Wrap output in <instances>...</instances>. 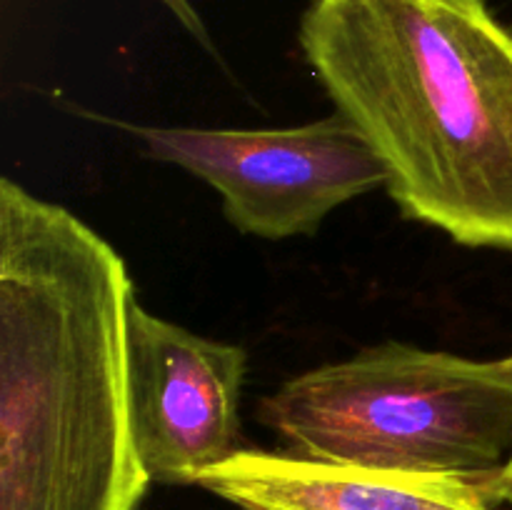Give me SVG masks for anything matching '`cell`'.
Instances as JSON below:
<instances>
[{
	"label": "cell",
	"mask_w": 512,
	"mask_h": 510,
	"mask_svg": "<svg viewBox=\"0 0 512 510\" xmlns=\"http://www.w3.org/2000/svg\"><path fill=\"white\" fill-rule=\"evenodd\" d=\"M300 48L405 218L512 253V33L485 0H313Z\"/></svg>",
	"instance_id": "2"
},
{
	"label": "cell",
	"mask_w": 512,
	"mask_h": 510,
	"mask_svg": "<svg viewBox=\"0 0 512 510\" xmlns=\"http://www.w3.org/2000/svg\"><path fill=\"white\" fill-rule=\"evenodd\" d=\"M160 163L205 180L235 230L263 240L313 235L335 208L385 188L365 135L335 110L293 128H140Z\"/></svg>",
	"instance_id": "4"
},
{
	"label": "cell",
	"mask_w": 512,
	"mask_h": 510,
	"mask_svg": "<svg viewBox=\"0 0 512 510\" xmlns=\"http://www.w3.org/2000/svg\"><path fill=\"white\" fill-rule=\"evenodd\" d=\"M248 355L190 333L133 300L128 388L135 448L150 480L198 485L205 470L243 450L240 398Z\"/></svg>",
	"instance_id": "5"
},
{
	"label": "cell",
	"mask_w": 512,
	"mask_h": 510,
	"mask_svg": "<svg viewBox=\"0 0 512 510\" xmlns=\"http://www.w3.org/2000/svg\"><path fill=\"white\" fill-rule=\"evenodd\" d=\"M160 3H163L165 8H168L170 13L180 20V25H183V28L188 30L193 38H198L205 48H210L208 28H205L203 18H200L198 10L193 8V3H190V0H160Z\"/></svg>",
	"instance_id": "7"
},
{
	"label": "cell",
	"mask_w": 512,
	"mask_h": 510,
	"mask_svg": "<svg viewBox=\"0 0 512 510\" xmlns=\"http://www.w3.org/2000/svg\"><path fill=\"white\" fill-rule=\"evenodd\" d=\"M125 260L0 180V510H138Z\"/></svg>",
	"instance_id": "1"
},
{
	"label": "cell",
	"mask_w": 512,
	"mask_h": 510,
	"mask_svg": "<svg viewBox=\"0 0 512 510\" xmlns=\"http://www.w3.org/2000/svg\"><path fill=\"white\" fill-rule=\"evenodd\" d=\"M293 455L415 473H493L512 453V353L475 360L405 343L295 375L258 403Z\"/></svg>",
	"instance_id": "3"
},
{
	"label": "cell",
	"mask_w": 512,
	"mask_h": 510,
	"mask_svg": "<svg viewBox=\"0 0 512 510\" xmlns=\"http://www.w3.org/2000/svg\"><path fill=\"white\" fill-rule=\"evenodd\" d=\"M200 488L240 510H503L493 473H415L243 448Z\"/></svg>",
	"instance_id": "6"
},
{
	"label": "cell",
	"mask_w": 512,
	"mask_h": 510,
	"mask_svg": "<svg viewBox=\"0 0 512 510\" xmlns=\"http://www.w3.org/2000/svg\"><path fill=\"white\" fill-rule=\"evenodd\" d=\"M493 490L500 505H512V453L505 465L493 470Z\"/></svg>",
	"instance_id": "8"
}]
</instances>
